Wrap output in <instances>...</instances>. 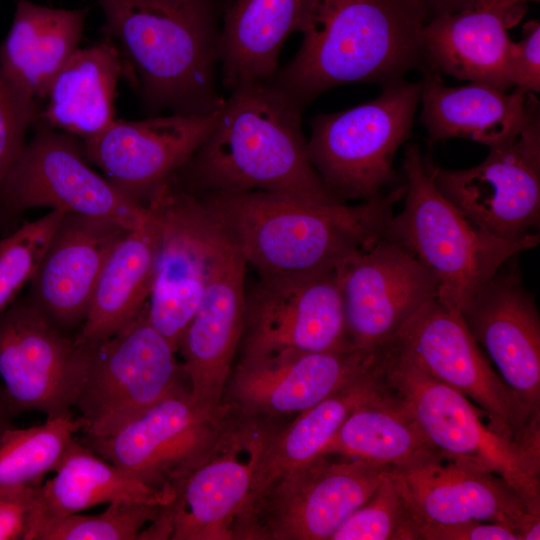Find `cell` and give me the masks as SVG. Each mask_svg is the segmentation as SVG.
I'll use <instances>...</instances> for the list:
<instances>
[{"mask_svg": "<svg viewBox=\"0 0 540 540\" xmlns=\"http://www.w3.org/2000/svg\"><path fill=\"white\" fill-rule=\"evenodd\" d=\"M159 235L158 221L149 209L146 222L129 230L115 245L99 276L87 316L75 336L78 342L100 344L144 311L153 284Z\"/></svg>", "mask_w": 540, "mask_h": 540, "instance_id": "cell-29", "label": "cell"}, {"mask_svg": "<svg viewBox=\"0 0 540 540\" xmlns=\"http://www.w3.org/2000/svg\"><path fill=\"white\" fill-rule=\"evenodd\" d=\"M83 421L68 413L29 428L11 426L0 434V491L41 486Z\"/></svg>", "mask_w": 540, "mask_h": 540, "instance_id": "cell-34", "label": "cell"}, {"mask_svg": "<svg viewBox=\"0 0 540 540\" xmlns=\"http://www.w3.org/2000/svg\"><path fill=\"white\" fill-rule=\"evenodd\" d=\"M509 77L512 86L525 93L540 92V23L526 22L522 39L510 42Z\"/></svg>", "mask_w": 540, "mask_h": 540, "instance_id": "cell-39", "label": "cell"}, {"mask_svg": "<svg viewBox=\"0 0 540 540\" xmlns=\"http://www.w3.org/2000/svg\"><path fill=\"white\" fill-rule=\"evenodd\" d=\"M146 205L160 229L147 318L178 352L205 288L216 223L195 194L170 180Z\"/></svg>", "mask_w": 540, "mask_h": 540, "instance_id": "cell-17", "label": "cell"}, {"mask_svg": "<svg viewBox=\"0 0 540 540\" xmlns=\"http://www.w3.org/2000/svg\"><path fill=\"white\" fill-rule=\"evenodd\" d=\"M38 104L19 97L0 76V184L25 146V133L37 120Z\"/></svg>", "mask_w": 540, "mask_h": 540, "instance_id": "cell-38", "label": "cell"}, {"mask_svg": "<svg viewBox=\"0 0 540 540\" xmlns=\"http://www.w3.org/2000/svg\"><path fill=\"white\" fill-rule=\"evenodd\" d=\"M128 231L110 220L65 212L29 282L28 298L60 329L82 324L102 269Z\"/></svg>", "mask_w": 540, "mask_h": 540, "instance_id": "cell-24", "label": "cell"}, {"mask_svg": "<svg viewBox=\"0 0 540 540\" xmlns=\"http://www.w3.org/2000/svg\"><path fill=\"white\" fill-rule=\"evenodd\" d=\"M122 75L120 53L109 38L78 48L50 84L45 107L35 122L83 140L99 134L115 120L116 89Z\"/></svg>", "mask_w": 540, "mask_h": 540, "instance_id": "cell-30", "label": "cell"}, {"mask_svg": "<svg viewBox=\"0 0 540 540\" xmlns=\"http://www.w3.org/2000/svg\"><path fill=\"white\" fill-rule=\"evenodd\" d=\"M402 210L387 234L437 281V300L462 313L475 294L511 258L535 248L539 234L520 241L495 237L473 224L436 187L419 147H406Z\"/></svg>", "mask_w": 540, "mask_h": 540, "instance_id": "cell-5", "label": "cell"}, {"mask_svg": "<svg viewBox=\"0 0 540 540\" xmlns=\"http://www.w3.org/2000/svg\"><path fill=\"white\" fill-rule=\"evenodd\" d=\"M103 37L117 47L123 74L152 113L208 114L225 99L216 86L217 0H96Z\"/></svg>", "mask_w": 540, "mask_h": 540, "instance_id": "cell-4", "label": "cell"}, {"mask_svg": "<svg viewBox=\"0 0 540 540\" xmlns=\"http://www.w3.org/2000/svg\"><path fill=\"white\" fill-rule=\"evenodd\" d=\"M219 110L138 121L115 119L99 134L83 141L85 158L120 190L145 205L206 140Z\"/></svg>", "mask_w": 540, "mask_h": 540, "instance_id": "cell-22", "label": "cell"}, {"mask_svg": "<svg viewBox=\"0 0 540 540\" xmlns=\"http://www.w3.org/2000/svg\"><path fill=\"white\" fill-rule=\"evenodd\" d=\"M241 357L352 349L336 267L260 277L246 291Z\"/></svg>", "mask_w": 540, "mask_h": 540, "instance_id": "cell-15", "label": "cell"}, {"mask_svg": "<svg viewBox=\"0 0 540 540\" xmlns=\"http://www.w3.org/2000/svg\"><path fill=\"white\" fill-rule=\"evenodd\" d=\"M418 0H312L301 45L267 81L305 108L348 83L382 86L428 68Z\"/></svg>", "mask_w": 540, "mask_h": 540, "instance_id": "cell-2", "label": "cell"}, {"mask_svg": "<svg viewBox=\"0 0 540 540\" xmlns=\"http://www.w3.org/2000/svg\"><path fill=\"white\" fill-rule=\"evenodd\" d=\"M420 121L430 142L464 138L493 147L516 136L539 104L535 94L510 93L469 82L447 86L440 74L422 70Z\"/></svg>", "mask_w": 540, "mask_h": 540, "instance_id": "cell-25", "label": "cell"}, {"mask_svg": "<svg viewBox=\"0 0 540 540\" xmlns=\"http://www.w3.org/2000/svg\"><path fill=\"white\" fill-rule=\"evenodd\" d=\"M53 472L55 476L37 489L33 534L42 521L81 513L99 504L125 500L167 506L175 498L174 494L154 489L103 459L76 437Z\"/></svg>", "mask_w": 540, "mask_h": 540, "instance_id": "cell-31", "label": "cell"}, {"mask_svg": "<svg viewBox=\"0 0 540 540\" xmlns=\"http://www.w3.org/2000/svg\"><path fill=\"white\" fill-rule=\"evenodd\" d=\"M393 338L437 378L472 400L494 432L540 458V423L529 418L461 313L431 300Z\"/></svg>", "mask_w": 540, "mask_h": 540, "instance_id": "cell-12", "label": "cell"}, {"mask_svg": "<svg viewBox=\"0 0 540 540\" xmlns=\"http://www.w3.org/2000/svg\"><path fill=\"white\" fill-rule=\"evenodd\" d=\"M303 110L268 82L233 89L211 133L169 180L195 194L264 191L311 204H344L309 158Z\"/></svg>", "mask_w": 540, "mask_h": 540, "instance_id": "cell-1", "label": "cell"}, {"mask_svg": "<svg viewBox=\"0 0 540 540\" xmlns=\"http://www.w3.org/2000/svg\"><path fill=\"white\" fill-rule=\"evenodd\" d=\"M380 347L240 357L223 401L252 418L274 421L298 414L367 372Z\"/></svg>", "mask_w": 540, "mask_h": 540, "instance_id": "cell-20", "label": "cell"}, {"mask_svg": "<svg viewBox=\"0 0 540 540\" xmlns=\"http://www.w3.org/2000/svg\"><path fill=\"white\" fill-rule=\"evenodd\" d=\"M394 471L419 527L492 522L511 527L522 540L540 539V514L532 513L504 478L480 465L439 455L408 470Z\"/></svg>", "mask_w": 540, "mask_h": 540, "instance_id": "cell-23", "label": "cell"}, {"mask_svg": "<svg viewBox=\"0 0 540 540\" xmlns=\"http://www.w3.org/2000/svg\"><path fill=\"white\" fill-rule=\"evenodd\" d=\"M177 350L149 322L146 308L126 328L93 345L75 406L84 435L101 438L189 388Z\"/></svg>", "mask_w": 540, "mask_h": 540, "instance_id": "cell-9", "label": "cell"}, {"mask_svg": "<svg viewBox=\"0 0 540 540\" xmlns=\"http://www.w3.org/2000/svg\"><path fill=\"white\" fill-rule=\"evenodd\" d=\"M195 194V193H193ZM405 185L350 206L311 204L264 191L195 194L260 277L333 269L387 232Z\"/></svg>", "mask_w": 540, "mask_h": 540, "instance_id": "cell-3", "label": "cell"}, {"mask_svg": "<svg viewBox=\"0 0 540 540\" xmlns=\"http://www.w3.org/2000/svg\"><path fill=\"white\" fill-rule=\"evenodd\" d=\"M35 134L0 184V217L50 207L141 227L149 209L88 165L76 136L35 122Z\"/></svg>", "mask_w": 540, "mask_h": 540, "instance_id": "cell-11", "label": "cell"}, {"mask_svg": "<svg viewBox=\"0 0 540 540\" xmlns=\"http://www.w3.org/2000/svg\"><path fill=\"white\" fill-rule=\"evenodd\" d=\"M351 346L377 347L437 299L432 274L387 232L336 266Z\"/></svg>", "mask_w": 540, "mask_h": 540, "instance_id": "cell-16", "label": "cell"}, {"mask_svg": "<svg viewBox=\"0 0 540 540\" xmlns=\"http://www.w3.org/2000/svg\"><path fill=\"white\" fill-rule=\"evenodd\" d=\"M428 167L438 190L480 229L509 241L539 234V104L522 130L490 147L480 164L462 170Z\"/></svg>", "mask_w": 540, "mask_h": 540, "instance_id": "cell-14", "label": "cell"}, {"mask_svg": "<svg viewBox=\"0 0 540 540\" xmlns=\"http://www.w3.org/2000/svg\"><path fill=\"white\" fill-rule=\"evenodd\" d=\"M380 382L441 456L480 465L504 478L540 514V458L494 432L485 414L393 337L382 344Z\"/></svg>", "mask_w": 540, "mask_h": 540, "instance_id": "cell-6", "label": "cell"}, {"mask_svg": "<svg viewBox=\"0 0 540 540\" xmlns=\"http://www.w3.org/2000/svg\"><path fill=\"white\" fill-rule=\"evenodd\" d=\"M165 507L113 501L99 514L76 513L42 521L34 531L33 540H136L149 524L158 519Z\"/></svg>", "mask_w": 540, "mask_h": 540, "instance_id": "cell-36", "label": "cell"}, {"mask_svg": "<svg viewBox=\"0 0 540 540\" xmlns=\"http://www.w3.org/2000/svg\"><path fill=\"white\" fill-rule=\"evenodd\" d=\"M419 520L392 470L330 540H420Z\"/></svg>", "mask_w": 540, "mask_h": 540, "instance_id": "cell-35", "label": "cell"}, {"mask_svg": "<svg viewBox=\"0 0 540 540\" xmlns=\"http://www.w3.org/2000/svg\"><path fill=\"white\" fill-rule=\"evenodd\" d=\"M237 415L228 403L198 405L184 388L114 433L76 439L148 486L176 495L185 478L215 450Z\"/></svg>", "mask_w": 540, "mask_h": 540, "instance_id": "cell-10", "label": "cell"}, {"mask_svg": "<svg viewBox=\"0 0 540 540\" xmlns=\"http://www.w3.org/2000/svg\"><path fill=\"white\" fill-rule=\"evenodd\" d=\"M420 540H522L511 527L492 522L468 521L454 524H421Z\"/></svg>", "mask_w": 540, "mask_h": 540, "instance_id": "cell-41", "label": "cell"}, {"mask_svg": "<svg viewBox=\"0 0 540 540\" xmlns=\"http://www.w3.org/2000/svg\"><path fill=\"white\" fill-rule=\"evenodd\" d=\"M381 373V372H380ZM323 454H338L403 471L439 456L408 411L379 383L347 417Z\"/></svg>", "mask_w": 540, "mask_h": 540, "instance_id": "cell-32", "label": "cell"}, {"mask_svg": "<svg viewBox=\"0 0 540 540\" xmlns=\"http://www.w3.org/2000/svg\"><path fill=\"white\" fill-rule=\"evenodd\" d=\"M527 1L538 2L539 0H484L478 6L498 9L509 14L516 5L522 4Z\"/></svg>", "mask_w": 540, "mask_h": 540, "instance_id": "cell-43", "label": "cell"}, {"mask_svg": "<svg viewBox=\"0 0 540 540\" xmlns=\"http://www.w3.org/2000/svg\"><path fill=\"white\" fill-rule=\"evenodd\" d=\"M276 429L273 421L237 411L215 450L176 490L169 505L170 539H231V527L251 496L260 458Z\"/></svg>", "mask_w": 540, "mask_h": 540, "instance_id": "cell-19", "label": "cell"}, {"mask_svg": "<svg viewBox=\"0 0 540 540\" xmlns=\"http://www.w3.org/2000/svg\"><path fill=\"white\" fill-rule=\"evenodd\" d=\"M88 8L17 3L11 28L0 45V76L22 99L39 105L50 84L78 49Z\"/></svg>", "mask_w": 540, "mask_h": 540, "instance_id": "cell-26", "label": "cell"}, {"mask_svg": "<svg viewBox=\"0 0 540 540\" xmlns=\"http://www.w3.org/2000/svg\"><path fill=\"white\" fill-rule=\"evenodd\" d=\"M38 487L0 491V540H32Z\"/></svg>", "mask_w": 540, "mask_h": 540, "instance_id": "cell-40", "label": "cell"}, {"mask_svg": "<svg viewBox=\"0 0 540 540\" xmlns=\"http://www.w3.org/2000/svg\"><path fill=\"white\" fill-rule=\"evenodd\" d=\"M515 258L475 294L461 315L529 418L540 423V317Z\"/></svg>", "mask_w": 540, "mask_h": 540, "instance_id": "cell-21", "label": "cell"}, {"mask_svg": "<svg viewBox=\"0 0 540 540\" xmlns=\"http://www.w3.org/2000/svg\"><path fill=\"white\" fill-rule=\"evenodd\" d=\"M12 417L13 415L0 389V434L7 428L13 426L11 423Z\"/></svg>", "mask_w": 540, "mask_h": 540, "instance_id": "cell-44", "label": "cell"}, {"mask_svg": "<svg viewBox=\"0 0 540 540\" xmlns=\"http://www.w3.org/2000/svg\"><path fill=\"white\" fill-rule=\"evenodd\" d=\"M312 0H235L224 9L218 42L223 85L269 81L287 38L302 32Z\"/></svg>", "mask_w": 540, "mask_h": 540, "instance_id": "cell-27", "label": "cell"}, {"mask_svg": "<svg viewBox=\"0 0 540 540\" xmlns=\"http://www.w3.org/2000/svg\"><path fill=\"white\" fill-rule=\"evenodd\" d=\"M92 353L28 297L14 300L0 314V389L12 415L71 413Z\"/></svg>", "mask_w": 540, "mask_h": 540, "instance_id": "cell-13", "label": "cell"}, {"mask_svg": "<svg viewBox=\"0 0 540 540\" xmlns=\"http://www.w3.org/2000/svg\"><path fill=\"white\" fill-rule=\"evenodd\" d=\"M421 88V80L403 78L369 102L311 120L308 155L336 197L369 200L394 182V157L411 134Z\"/></svg>", "mask_w": 540, "mask_h": 540, "instance_id": "cell-7", "label": "cell"}, {"mask_svg": "<svg viewBox=\"0 0 540 540\" xmlns=\"http://www.w3.org/2000/svg\"><path fill=\"white\" fill-rule=\"evenodd\" d=\"M381 351L382 345L376 363L367 372L298 413L291 423L271 434L258 464L250 498L278 476L323 454L351 412L378 389Z\"/></svg>", "mask_w": 540, "mask_h": 540, "instance_id": "cell-33", "label": "cell"}, {"mask_svg": "<svg viewBox=\"0 0 540 540\" xmlns=\"http://www.w3.org/2000/svg\"><path fill=\"white\" fill-rule=\"evenodd\" d=\"M64 213L51 210L0 239V314L30 282Z\"/></svg>", "mask_w": 540, "mask_h": 540, "instance_id": "cell-37", "label": "cell"}, {"mask_svg": "<svg viewBox=\"0 0 540 540\" xmlns=\"http://www.w3.org/2000/svg\"><path fill=\"white\" fill-rule=\"evenodd\" d=\"M508 13L477 6L430 18L423 29L428 68L458 80L511 89Z\"/></svg>", "mask_w": 540, "mask_h": 540, "instance_id": "cell-28", "label": "cell"}, {"mask_svg": "<svg viewBox=\"0 0 540 540\" xmlns=\"http://www.w3.org/2000/svg\"><path fill=\"white\" fill-rule=\"evenodd\" d=\"M246 266L216 223L205 288L178 347L190 395L203 408L224 403L244 326Z\"/></svg>", "mask_w": 540, "mask_h": 540, "instance_id": "cell-18", "label": "cell"}, {"mask_svg": "<svg viewBox=\"0 0 540 540\" xmlns=\"http://www.w3.org/2000/svg\"><path fill=\"white\" fill-rule=\"evenodd\" d=\"M428 11L430 18L456 13L477 7L484 0H418Z\"/></svg>", "mask_w": 540, "mask_h": 540, "instance_id": "cell-42", "label": "cell"}, {"mask_svg": "<svg viewBox=\"0 0 540 540\" xmlns=\"http://www.w3.org/2000/svg\"><path fill=\"white\" fill-rule=\"evenodd\" d=\"M391 468L322 454L255 493L231 527V539L330 540Z\"/></svg>", "mask_w": 540, "mask_h": 540, "instance_id": "cell-8", "label": "cell"}]
</instances>
